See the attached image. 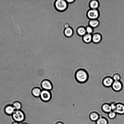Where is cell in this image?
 I'll list each match as a JSON object with an SVG mask.
<instances>
[{
  "mask_svg": "<svg viewBox=\"0 0 124 124\" xmlns=\"http://www.w3.org/2000/svg\"><path fill=\"white\" fill-rule=\"evenodd\" d=\"M89 5L91 9H97L99 6V4L98 1L93 0L90 2Z\"/></svg>",
  "mask_w": 124,
  "mask_h": 124,
  "instance_id": "d6986e66",
  "label": "cell"
},
{
  "mask_svg": "<svg viewBox=\"0 0 124 124\" xmlns=\"http://www.w3.org/2000/svg\"><path fill=\"white\" fill-rule=\"evenodd\" d=\"M55 124H64L62 122H59L56 123Z\"/></svg>",
  "mask_w": 124,
  "mask_h": 124,
  "instance_id": "83f0119b",
  "label": "cell"
},
{
  "mask_svg": "<svg viewBox=\"0 0 124 124\" xmlns=\"http://www.w3.org/2000/svg\"><path fill=\"white\" fill-rule=\"evenodd\" d=\"M66 1L68 3H73L75 1V0H66Z\"/></svg>",
  "mask_w": 124,
  "mask_h": 124,
  "instance_id": "484cf974",
  "label": "cell"
},
{
  "mask_svg": "<svg viewBox=\"0 0 124 124\" xmlns=\"http://www.w3.org/2000/svg\"><path fill=\"white\" fill-rule=\"evenodd\" d=\"M99 23V21L97 19L90 20L89 22V26L93 28L97 27Z\"/></svg>",
  "mask_w": 124,
  "mask_h": 124,
  "instance_id": "ffe728a7",
  "label": "cell"
},
{
  "mask_svg": "<svg viewBox=\"0 0 124 124\" xmlns=\"http://www.w3.org/2000/svg\"><path fill=\"white\" fill-rule=\"evenodd\" d=\"M101 109L105 113L108 114L112 111L110 104L108 103H103L101 106Z\"/></svg>",
  "mask_w": 124,
  "mask_h": 124,
  "instance_id": "30bf717a",
  "label": "cell"
},
{
  "mask_svg": "<svg viewBox=\"0 0 124 124\" xmlns=\"http://www.w3.org/2000/svg\"><path fill=\"white\" fill-rule=\"evenodd\" d=\"M88 17L90 20L97 19L99 16V13L97 9H91L87 13Z\"/></svg>",
  "mask_w": 124,
  "mask_h": 124,
  "instance_id": "5b68a950",
  "label": "cell"
},
{
  "mask_svg": "<svg viewBox=\"0 0 124 124\" xmlns=\"http://www.w3.org/2000/svg\"><path fill=\"white\" fill-rule=\"evenodd\" d=\"M68 3L66 0H55L54 6L55 9L59 12H63L67 9Z\"/></svg>",
  "mask_w": 124,
  "mask_h": 124,
  "instance_id": "7a4b0ae2",
  "label": "cell"
},
{
  "mask_svg": "<svg viewBox=\"0 0 124 124\" xmlns=\"http://www.w3.org/2000/svg\"><path fill=\"white\" fill-rule=\"evenodd\" d=\"M20 124H28L27 123H26L25 122H22Z\"/></svg>",
  "mask_w": 124,
  "mask_h": 124,
  "instance_id": "f1b7e54d",
  "label": "cell"
},
{
  "mask_svg": "<svg viewBox=\"0 0 124 124\" xmlns=\"http://www.w3.org/2000/svg\"><path fill=\"white\" fill-rule=\"evenodd\" d=\"M114 111L119 115L124 114V104L120 102L115 103V108Z\"/></svg>",
  "mask_w": 124,
  "mask_h": 124,
  "instance_id": "ba28073f",
  "label": "cell"
},
{
  "mask_svg": "<svg viewBox=\"0 0 124 124\" xmlns=\"http://www.w3.org/2000/svg\"><path fill=\"white\" fill-rule=\"evenodd\" d=\"M12 115V118L15 121L22 122L25 120V114L23 111L20 109L14 111Z\"/></svg>",
  "mask_w": 124,
  "mask_h": 124,
  "instance_id": "3957f363",
  "label": "cell"
},
{
  "mask_svg": "<svg viewBox=\"0 0 124 124\" xmlns=\"http://www.w3.org/2000/svg\"><path fill=\"white\" fill-rule=\"evenodd\" d=\"M100 115L97 112L93 111L90 112L89 115L90 119L93 121H96L99 118Z\"/></svg>",
  "mask_w": 124,
  "mask_h": 124,
  "instance_id": "8fae6325",
  "label": "cell"
},
{
  "mask_svg": "<svg viewBox=\"0 0 124 124\" xmlns=\"http://www.w3.org/2000/svg\"><path fill=\"white\" fill-rule=\"evenodd\" d=\"M11 124H19L18 122L16 121H14L11 123Z\"/></svg>",
  "mask_w": 124,
  "mask_h": 124,
  "instance_id": "4316f807",
  "label": "cell"
},
{
  "mask_svg": "<svg viewBox=\"0 0 124 124\" xmlns=\"http://www.w3.org/2000/svg\"><path fill=\"white\" fill-rule=\"evenodd\" d=\"M41 85L43 89L49 91L51 90L53 88L51 82L47 79H44L42 81Z\"/></svg>",
  "mask_w": 124,
  "mask_h": 124,
  "instance_id": "9c48e42d",
  "label": "cell"
},
{
  "mask_svg": "<svg viewBox=\"0 0 124 124\" xmlns=\"http://www.w3.org/2000/svg\"><path fill=\"white\" fill-rule=\"evenodd\" d=\"M77 34L80 36H83L86 33L85 28L83 27L78 28L76 30Z\"/></svg>",
  "mask_w": 124,
  "mask_h": 124,
  "instance_id": "e0dca14e",
  "label": "cell"
},
{
  "mask_svg": "<svg viewBox=\"0 0 124 124\" xmlns=\"http://www.w3.org/2000/svg\"><path fill=\"white\" fill-rule=\"evenodd\" d=\"M108 114V116L110 119H113L115 118L116 114L114 111H111Z\"/></svg>",
  "mask_w": 124,
  "mask_h": 124,
  "instance_id": "603a6c76",
  "label": "cell"
},
{
  "mask_svg": "<svg viewBox=\"0 0 124 124\" xmlns=\"http://www.w3.org/2000/svg\"><path fill=\"white\" fill-rule=\"evenodd\" d=\"M85 29L86 33H87L91 34L93 32V28L89 26L86 27Z\"/></svg>",
  "mask_w": 124,
  "mask_h": 124,
  "instance_id": "cb8c5ba5",
  "label": "cell"
},
{
  "mask_svg": "<svg viewBox=\"0 0 124 124\" xmlns=\"http://www.w3.org/2000/svg\"><path fill=\"white\" fill-rule=\"evenodd\" d=\"M12 106L16 110H20L22 107L21 103L18 101H15L12 104Z\"/></svg>",
  "mask_w": 124,
  "mask_h": 124,
  "instance_id": "44dd1931",
  "label": "cell"
},
{
  "mask_svg": "<svg viewBox=\"0 0 124 124\" xmlns=\"http://www.w3.org/2000/svg\"><path fill=\"white\" fill-rule=\"evenodd\" d=\"M108 119L105 117L100 116L98 119L96 121V124H108Z\"/></svg>",
  "mask_w": 124,
  "mask_h": 124,
  "instance_id": "ac0fdd59",
  "label": "cell"
},
{
  "mask_svg": "<svg viewBox=\"0 0 124 124\" xmlns=\"http://www.w3.org/2000/svg\"><path fill=\"white\" fill-rule=\"evenodd\" d=\"M114 81V80L112 77L107 76L103 78L102 83L104 87L109 88L111 87Z\"/></svg>",
  "mask_w": 124,
  "mask_h": 124,
  "instance_id": "277c9868",
  "label": "cell"
},
{
  "mask_svg": "<svg viewBox=\"0 0 124 124\" xmlns=\"http://www.w3.org/2000/svg\"><path fill=\"white\" fill-rule=\"evenodd\" d=\"M70 24L66 22L63 24V26L65 28H66L70 27Z\"/></svg>",
  "mask_w": 124,
  "mask_h": 124,
  "instance_id": "d4e9b609",
  "label": "cell"
},
{
  "mask_svg": "<svg viewBox=\"0 0 124 124\" xmlns=\"http://www.w3.org/2000/svg\"><path fill=\"white\" fill-rule=\"evenodd\" d=\"M102 37L101 34L96 33L92 35V41L94 43H98L101 41Z\"/></svg>",
  "mask_w": 124,
  "mask_h": 124,
  "instance_id": "5bb4252c",
  "label": "cell"
},
{
  "mask_svg": "<svg viewBox=\"0 0 124 124\" xmlns=\"http://www.w3.org/2000/svg\"><path fill=\"white\" fill-rule=\"evenodd\" d=\"M40 97L43 101H48L51 98V93L50 91L43 89L41 90Z\"/></svg>",
  "mask_w": 124,
  "mask_h": 124,
  "instance_id": "8992f818",
  "label": "cell"
},
{
  "mask_svg": "<svg viewBox=\"0 0 124 124\" xmlns=\"http://www.w3.org/2000/svg\"><path fill=\"white\" fill-rule=\"evenodd\" d=\"M92 37L91 34L86 33L83 36V40L85 43H89L92 41Z\"/></svg>",
  "mask_w": 124,
  "mask_h": 124,
  "instance_id": "2e32d148",
  "label": "cell"
},
{
  "mask_svg": "<svg viewBox=\"0 0 124 124\" xmlns=\"http://www.w3.org/2000/svg\"><path fill=\"white\" fill-rule=\"evenodd\" d=\"M111 87L114 91L118 92L122 89L123 84L120 80L114 81Z\"/></svg>",
  "mask_w": 124,
  "mask_h": 124,
  "instance_id": "52a82bcc",
  "label": "cell"
},
{
  "mask_svg": "<svg viewBox=\"0 0 124 124\" xmlns=\"http://www.w3.org/2000/svg\"><path fill=\"white\" fill-rule=\"evenodd\" d=\"M41 90L39 88L35 87L32 89L31 90V93L34 97H39L40 95Z\"/></svg>",
  "mask_w": 124,
  "mask_h": 124,
  "instance_id": "9a60e30c",
  "label": "cell"
},
{
  "mask_svg": "<svg viewBox=\"0 0 124 124\" xmlns=\"http://www.w3.org/2000/svg\"><path fill=\"white\" fill-rule=\"evenodd\" d=\"M14 109L12 105H8L4 108V112L7 115H12L14 111Z\"/></svg>",
  "mask_w": 124,
  "mask_h": 124,
  "instance_id": "4fadbf2b",
  "label": "cell"
},
{
  "mask_svg": "<svg viewBox=\"0 0 124 124\" xmlns=\"http://www.w3.org/2000/svg\"><path fill=\"white\" fill-rule=\"evenodd\" d=\"M74 77L76 81L78 83L82 84L87 82L89 78L88 72L83 68L78 69L76 71Z\"/></svg>",
  "mask_w": 124,
  "mask_h": 124,
  "instance_id": "6da1fadb",
  "label": "cell"
},
{
  "mask_svg": "<svg viewBox=\"0 0 124 124\" xmlns=\"http://www.w3.org/2000/svg\"><path fill=\"white\" fill-rule=\"evenodd\" d=\"M112 77L114 81L120 80L121 78L120 75L118 72L114 73L113 74Z\"/></svg>",
  "mask_w": 124,
  "mask_h": 124,
  "instance_id": "7402d4cb",
  "label": "cell"
},
{
  "mask_svg": "<svg viewBox=\"0 0 124 124\" xmlns=\"http://www.w3.org/2000/svg\"><path fill=\"white\" fill-rule=\"evenodd\" d=\"M74 33L73 30L72 28L69 27L65 28L63 31V33L64 35L67 37H70L73 35Z\"/></svg>",
  "mask_w": 124,
  "mask_h": 124,
  "instance_id": "7c38bea8",
  "label": "cell"
}]
</instances>
